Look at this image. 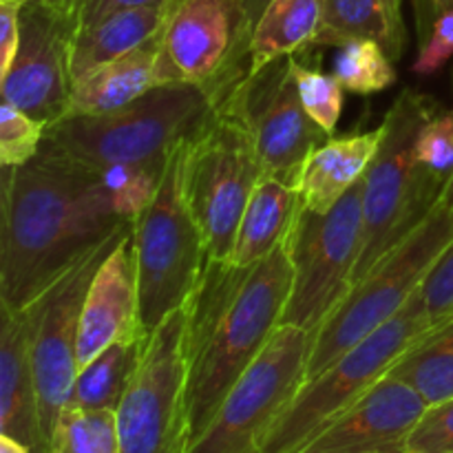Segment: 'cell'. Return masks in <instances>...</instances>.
Wrapping results in <instances>:
<instances>
[{
	"mask_svg": "<svg viewBox=\"0 0 453 453\" xmlns=\"http://www.w3.org/2000/svg\"><path fill=\"white\" fill-rule=\"evenodd\" d=\"M128 226L96 168L44 149L22 166H3L0 310L22 312Z\"/></svg>",
	"mask_w": 453,
	"mask_h": 453,
	"instance_id": "6da1fadb",
	"label": "cell"
},
{
	"mask_svg": "<svg viewBox=\"0 0 453 453\" xmlns=\"http://www.w3.org/2000/svg\"><path fill=\"white\" fill-rule=\"evenodd\" d=\"M290 234L252 265L208 259L188 303V432L208 427L281 323L292 290Z\"/></svg>",
	"mask_w": 453,
	"mask_h": 453,
	"instance_id": "7a4b0ae2",
	"label": "cell"
},
{
	"mask_svg": "<svg viewBox=\"0 0 453 453\" xmlns=\"http://www.w3.org/2000/svg\"><path fill=\"white\" fill-rule=\"evenodd\" d=\"M224 97L197 84H159L113 113L51 124L42 149L91 168L166 159L202 133Z\"/></svg>",
	"mask_w": 453,
	"mask_h": 453,
	"instance_id": "3957f363",
	"label": "cell"
},
{
	"mask_svg": "<svg viewBox=\"0 0 453 453\" xmlns=\"http://www.w3.org/2000/svg\"><path fill=\"white\" fill-rule=\"evenodd\" d=\"M429 97L405 88L380 124V146L363 177V239L354 283L410 237L436 208L445 180L416 162L420 128L434 113Z\"/></svg>",
	"mask_w": 453,
	"mask_h": 453,
	"instance_id": "277c9868",
	"label": "cell"
},
{
	"mask_svg": "<svg viewBox=\"0 0 453 453\" xmlns=\"http://www.w3.org/2000/svg\"><path fill=\"white\" fill-rule=\"evenodd\" d=\"M434 330L420 290L405 308L339 361L305 380L273 427L261 453H301L341 414L365 396L394 363Z\"/></svg>",
	"mask_w": 453,
	"mask_h": 453,
	"instance_id": "5b68a950",
	"label": "cell"
},
{
	"mask_svg": "<svg viewBox=\"0 0 453 453\" xmlns=\"http://www.w3.org/2000/svg\"><path fill=\"white\" fill-rule=\"evenodd\" d=\"M190 142L171 150L153 202L133 221L140 321L146 332L188 303L206 264V246L186 190Z\"/></svg>",
	"mask_w": 453,
	"mask_h": 453,
	"instance_id": "8992f818",
	"label": "cell"
},
{
	"mask_svg": "<svg viewBox=\"0 0 453 453\" xmlns=\"http://www.w3.org/2000/svg\"><path fill=\"white\" fill-rule=\"evenodd\" d=\"M451 243L453 212L436 206L410 237L380 257L370 273L354 283L348 296L319 327L310 349L308 379L396 317Z\"/></svg>",
	"mask_w": 453,
	"mask_h": 453,
	"instance_id": "52a82bcc",
	"label": "cell"
},
{
	"mask_svg": "<svg viewBox=\"0 0 453 453\" xmlns=\"http://www.w3.org/2000/svg\"><path fill=\"white\" fill-rule=\"evenodd\" d=\"M188 308L181 305L149 332L140 367L118 410L122 453L188 451Z\"/></svg>",
	"mask_w": 453,
	"mask_h": 453,
	"instance_id": "ba28073f",
	"label": "cell"
},
{
	"mask_svg": "<svg viewBox=\"0 0 453 453\" xmlns=\"http://www.w3.org/2000/svg\"><path fill=\"white\" fill-rule=\"evenodd\" d=\"M363 239V180L332 211L301 208L290 233L292 290L279 326L317 334L354 286Z\"/></svg>",
	"mask_w": 453,
	"mask_h": 453,
	"instance_id": "9c48e42d",
	"label": "cell"
},
{
	"mask_svg": "<svg viewBox=\"0 0 453 453\" xmlns=\"http://www.w3.org/2000/svg\"><path fill=\"white\" fill-rule=\"evenodd\" d=\"M261 175L250 133L221 100L211 122L190 142L186 159V190L208 259H230L239 221Z\"/></svg>",
	"mask_w": 453,
	"mask_h": 453,
	"instance_id": "30bf717a",
	"label": "cell"
},
{
	"mask_svg": "<svg viewBox=\"0 0 453 453\" xmlns=\"http://www.w3.org/2000/svg\"><path fill=\"white\" fill-rule=\"evenodd\" d=\"M312 341L314 334L301 327L279 326L186 453H261L308 379Z\"/></svg>",
	"mask_w": 453,
	"mask_h": 453,
	"instance_id": "8fae6325",
	"label": "cell"
},
{
	"mask_svg": "<svg viewBox=\"0 0 453 453\" xmlns=\"http://www.w3.org/2000/svg\"><path fill=\"white\" fill-rule=\"evenodd\" d=\"M128 228L75 261L34 303L18 312L25 319L27 332H29V352L31 363H34L40 423H42L47 451L51 447L53 434L60 425L62 414L73 396L75 379L80 372L78 332L84 296H87L88 286H91L104 257Z\"/></svg>",
	"mask_w": 453,
	"mask_h": 453,
	"instance_id": "7c38bea8",
	"label": "cell"
},
{
	"mask_svg": "<svg viewBox=\"0 0 453 453\" xmlns=\"http://www.w3.org/2000/svg\"><path fill=\"white\" fill-rule=\"evenodd\" d=\"M250 35L243 0H177L159 40V84H197L224 97L248 71Z\"/></svg>",
	"mask_w": 453,
	"mask_h": 453,
	"instance_id": "4fadbf2b",
	"label": "cell"
},
{
	"mask_svg": "<svg viewBox=\"0 0 453 453\" xmlns=\"http://www.w3.org/2000/svg\"><path fill=\"white\" fill-rule=\"evenodd\" d=\"M295 56L243 73L226 93L224 106L242 119L255 142L264 173L296 186L308 155L327 133L305 113L292 75Z\"/></svg>",
	"mask_w": 453,
	"mask_h": 453,
	"instance_id": "5bb4252c",
	"label": "cell"
},
{
	"mask_svg": "<svg viewBox=\"0 0 453 453\" xmlns=\"http://www.w3.org/2000/svg\"><path fill=\"white\" fill-rule=\"evenodd\" d=\"M73 13L47 3L29 0L20 12V44L7 73L0 75L3 102L25 111L44 127L69 113L71 40Z\"/></svg>",
	"mask_w": 453,
	"mask_h": 453,
	"instance_id": "9a60e30c",
	"label": "cell"
},
{
	"mask_svg": "<svg viewBox=\"0 0 453 453\" xmlns=\"http://www.w3.org/2000/svg\"><path fill=\"white\" fill-rule=\"evenodd\" d=\"M425 410L410 385L388 374L301 453H407Z\"/></svg>",
	"mask_w": 453,
	"mask_h": 453,
	"instance_id": "2e32d148",
	"label": "cell"
},
{
	"mask_svg": "<svg viewBox=\"0 0 453 453\" xmlns=\"http://www.w3.org/2000/svg\"><path fill=\"white\" fill-rule=\"evenodd\" d=\"M142 334L149 332L140 321V288L131 226L104 257L84 296L78 332V367L82 370L111 345Z\"/></svg>",
	"mask_w": 453,
	"mask_h": 453,
	"instance_id": "e0dca14e",
	"label": "cell"
},
{
	"mask_svg": "<svg viewBox=\"0 0 453 453\" xmlns=\"http://www.w3.org/2000/svg\"><path fill=\"white\" fill-rule=\"evenodd\" d=\"M0 314V434L16 438L31 453H47L27 323L22 314Z\"/></svg>",
	"mask_w": 453,
	"mask_h": 453,
	"instance_id": "ac0fdd59",
	"label": "cell"
},
{
	"mask_svg": "<svg viewBox=\"0 0 453 453\" xmlns=\"http://www.w3.org/2000/svg\"><path fill=\"white\" fill-rule=\"evenodd\" d=\"M380 146V127L348 137H327L319 144L299 173L301 208L310 212L332 211L365 177Z\"/></svg>",
	"mask_w": 453,
	"mask_h": 453,
	"instance_id": "d6986e66",
	"label": "cell"
},
{
	"mask_svg": "<svg viewBox=\"0 0 453 453\" xmlns=\"http://www.w3.org/2000/svg\"><path fill=\"white\" fill-rule=\"evenodd\" d=\"M159 40L162 35L75 80L66 118L113 113L159 87Z\"/></svg>",
	"mask_w": 453,
	"mask_h": 453,
	"instance_id": "ffe728a7",
	"label": "cell"
},
{
	"mask_svg": "<svg viewBox=\"0 0 453 453\" xmlns=\"http://www.w3.org/2000/svg\"><path fill=\"white\" fill-rule=\"evenodd\" d=\"M177 0L155 7L119 9L93 25L73 31L71 78L73 82L96 66L127 56L159 38Z\"/></svg>",
	"mask_w": 453,
	"mask_h": 453,
	"instance_id": "44dd1931",
	"label": "cell"
},
{
	"mask_svg": "<svg viewBox=\"0 0 453 453\" xmlns=\"http://www.w3.org/2000/svg\"><path fill=\"white\" fill-rule=\"evenodd\" d=\"M299 211V188L281 177L264 173L239 221L230 264L252 265L268 257L292 233Z\"/></svg>",
	"mask_w": 453,
	"mask_h": 453,
	"instance_id": "7402d4cb",
	"label": "cell"
},
{
	"mask_svg": "<svg viewBox=\"0 0 453 453\" xmlns=\"http://www.w3.org/2000/svg\"><path fill=\"white\" fill-rule=\"evenodd\" d=\"M323 27V0H270L252 27L248 73L317 44Z\"/></svg>",
	"mask_w": 453,
	"mask_h": 453,
	"instance_id": "603a6c76",
	"label": "cell"
},
{
	"mask_svg": "<svg viewBox=\"0 0 453 453\" xmlns=\"http://www.w3.org/2000/svg\"><path fill=\"white\" fill-rule=\"evenodd\" d=\"M358 38L376 40L392 60H398L405 44L401 4L396 0H323L319 47H341Z\"/></svg>",
	"mask_w": 453,
	"mask_h": 453,
	"instance_id": "cb8c5ba5",
	"label": "cell"
},
{
	"mask_svg": "<svg viewBox=\"0 0 453 453\" xmlns=\"http://www.w3.org/2000/svg\"><path fill=\"white\" fill-rule=\"evenodd\" d=\"M146 339H149V334H142L131 341H119V343L106 348L102 354H97L88 365H84L75 379L69 407L109 411L118 410L128 383L140 367Z\"/></svg>",
	"mask_w": 453,
	"mask_h": 453,
	"instance_id": "d4e9b609",
	"label": "cell"
},
{
	"mask_svg": "<svg viewBox=\"0 0 453 453\" xmlns=\"http://www.w3.org/2000/svg\"><path fill=\"white\" fill-rule=\"evenodd\" d=\"M389 376L410 385L427 407L453 398V319L416 341Z\"/></svg>",
	"mask_w": 453,
	"mask_h": 453,
	"instance_id": "484cf974",
	"label": "cell"
},
{
	"mask_svg": "<svg viewBox=\"0 0 453 453\" xmlns=\"http://www.w3.org/2000/svg\"><path fill=\"white\" fill-rule=\"evenodd\" d=\"M334 58L332 75L341 87L358 96L380 93L396 82V66L389 53L376 40L358 38L341 44Z\"/></svg>",
	"mask_w": 453,
	"mask_h": 453,
	"instance_id": "4316f807",
	"label": "cell"
},
{
	"mask_svg": "<svg viewBox=\"0 0 453 453\" xmlns=\"http://www.w3.org/2000/svg\"><path fill=\"white\" fill-rule=\"evenodd\" d=\"M47 453H122L115 411L69 407Z\"/></svg>",
	"mask_w": 453,
	"mask_h": 453,
	"instance_id": "83f0119b",
	"label": "cell"
},
{
	"mask_svg": "<svg viewBox=\"0 0 453 453\" xmlns=\"http://www.w3.org/2000/svg\"><path fill=\"white\" fill-rule=\"evenodd\" d=\"M166 159H150L137 164H111L96 168L109 188L118 215L127 221H135L146 206L153 202L162 181Z\"/></svg>",
	"mask_w": 453,
	"mask_h": 453,
	"instance_id": "f1b7e54d",
	"label": "cell"
},
{
	"mask_svg": "<svg viewBox=\"0 0 453 453\" xmlns=\"http://www.w3.org/2000/svg\"><path fill=\"white\" fill-rule=\"evenodd\" d=\"M292 75H295L296 91H299L305 113L327 135H332L341 119V111H343L345 88L341 87V82L332 73H321V71L310 69V66H303L296 60H292Z\"/></svg>",
	"mask_w": 453,
	"mask_h": 453,
	"instance_id": "f546056e",
	"label": "cell"
},
{
	"mask_svg": "<svg viewBox=\"0 0 453 453\" xmlns=\"http://www.w3.org/2000/svg\"><path fill=\"white\" fill-rule=\"evenodd\" d=\"M44 127L25 111L9 102L0 106V164L22 166L40 153L44 142Z\"/></svg>",
	"mask_w": 453,
	"mask_h": 453,
	"instance_id": "4dcf8cb0",
	"label": "cell"
},
{
	"mask_svg": "<svg viewBox=\"0 0 453 453\" xmlns=\"http://www.w3.org/2000/svg\"><path fill=\"white\" fill-rule=\"evenodd\" d=\"M414 155L416 162L447 181L453 171V109L429 115L416 137Z\"/></svg>",
	"mask_w": 453,
	"mask_h": 453,
	"instance_id": "1f68e13d",
	"label": "cell"
},
{
	"mask_svg": "<svg viewBox=\"0 0 453 453\" xmlns=\"http://www.w3.org/2000/svg\"><path fill=\"white\" fill-rule=\"evenodd\" d=\"M407 453H453V398L423 411L407 442Z\"/></svg>",
	"mask_w": 453,
	"mask_h": 453,
	"instance_id": "d6a6232c",
	"label": "cell"
},
{
	"mask_svg": "<svg viewBox=\"0 0 453 453\" xmlns=\"http://www.w3.org/2000/svg\"><path fill=\"white\" fill-rule=\"evenodd\" d=\"M420 295L427 305L434 327L453 319V243L434 265L429 277L425 279V283L420 286Z\"/></svg>",
	"mask_w": 453,
	"mask_h": 453,
	"instance_id": "836d02e7",
	"label": "cell"
},
{
	"mask_svg": "<svg viewBox=\"0 0 453 453\" xmlns=\"http://www.w3.org/2000/svg\"><path fill=\"white\" fill-rule=\"evenodd\" d=\"M453 58V9L436 13L427 42L420 47L418 58L414 60L416 75H434Z\"/></svg>",
	"mask_w": 453,
	"mask_h": 453,
	"instance_id": "e575fe53",
	"label": "cell"
},
{
	"mask_svg": "<svg viewBox=\"0 0 453 453\" xmlns=\"http://www.w3.org/2000/svg\"><path fill=\"white\" fill-rule=\"evenodd\" d=\"M20 0H0V75L7 73L20 44Z\"/></svg>",
	"mask_w": 453,
	"mask_h": 453,
	"instance_id": "d590c367",
	"label": "cell"
},
{
	"mask_svg": "<svg viewBox=\"0 0 453 453\" xmlns=\"http://www.w3.org/2000/svg\"><path fill=\"white\" fill-rule=\"evenodd\" d=\"M173 0H75L73 7V22L75 29L93 25V22L102 20L109 13L119 12V9H133V7H155V4H166Z\"/></svg>",
	"mask_w": 453,
	"mask_h": 453,
	"instance_id": "8d00e7d4",
	"label": "cell"
},
{
	"mask_svg": "<svg viewBox=\"0 0 453 453\" xmlns=\"http://www.w3.org/2000/svg\"><path fill=\"white\" fill-rule=\"evenodd\" d=\"M270 0H243V7H246V13H248V20H250V25L255 27V22L259 20V16L264 13V9L268 7Z\"/></svg>",
	"mask_w": 453,
	"mask_h": 453,
	"instance_id": "74e56055",
	"label": "cell"
},
{
	"mask_svg": "<svg viewBox=\"0 0 453 453\" xmlns=\"http://www.w3.org/2000/svg\"><path fill=\"white\" fill-rule=\"evenodd\" d=\"M436 206H441L442 211H449V212H453V171H451V175L447 177L445 186H442L441 197H438V203H436Z\"/></svg>",
	"mask_w": 453,
	"mask_h": 453,
	"instance_id": "f35d334b",
	"label": "cell"
},
{
	"mask_svg": "<svg viewBox=\"0 0 453 453\" xmlns=\"http://www.w3.org/2000/svg\"><path fill=\"white\" fill-rule=\"evenodd\" d=\"M0 453H31L22 442H18L16 438L4 436L0 434Z\"/></svg>",
	"mask_w": 453,
	"mask_h": 453,
	"instance_id": "ab89813d",
	"label": "cell"
},
{
	"mask_svg": "<svg viewBox=\"0 0 453 453\" xmlns=\"http://www.w3.org/2000/svg\"><path fill=\"white\" fill-rule=\"evenodd\" d=\"M47 3L56 4V7L65 9V12H71V13H73V7H75V0H47Z\"/></svg>",
	"mask_w": 453,
	"mask_h": 453,
	"instance_id": "60d3db41",
	"label": "cell"
},
{
	"mask_svg": "<svg viewBox=\"0 0 453 453\" xmlns=\"http://www.w3.org/2000/svg\"><path fill=\"white\" fill-rule=\"evenodd\" d=\"M434 9L438 12H445V9H453V0H432Z\"/></svg>",
	"mask_w": 453,
	"mask_h": 453,
	"instance_id": "b9f144b4",
	"label": "cell"
},
{
	"mask_svg": "<svg viewBox=\"0 0 453 453\" xmlns=\"http://www.w3.org/2000/svg\"><path fill=\"white\" fill-rule=\"evenodd\" d=\"M20 3H29V0H20Z\"/></svg>",
	"mask_w": 453,
	"mask_h": 453,
	"instance_id": "7bdbcfd3",
	"label": "cell"
},
{
	"mask_svg": "<svg viewBox=\"0 0 453 453\" xmlns=\"http://www.w3.org/2000/svg\"><path fill=\"white\" fill-rule=\"evenodd\" d=\"M396 4H401V0H396Z\"/></svg>",
	"mask_w": 453,
	"mask_h": 453,
	"instance_id": "ee69618b",
	"label": "cell"
}]
</instances>
